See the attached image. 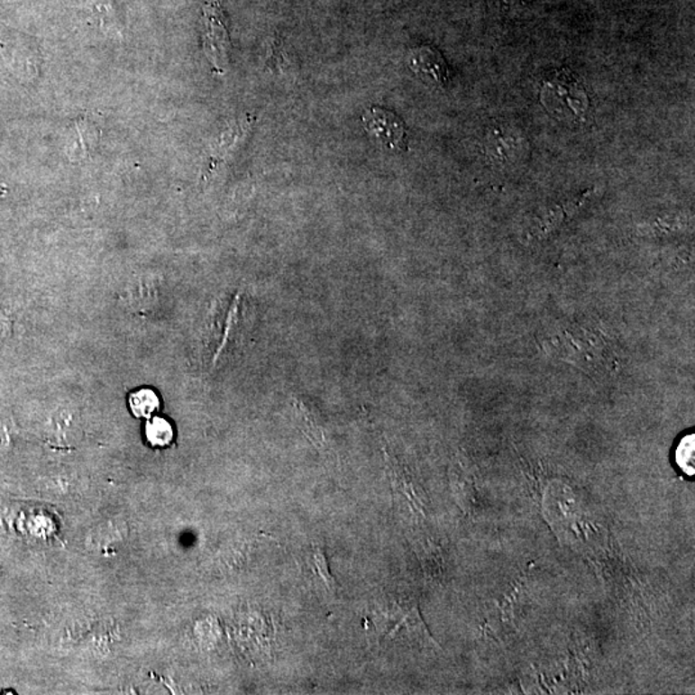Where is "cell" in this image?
<instances>
[{
  "label": "cell",
  "instance_id": "cell-1",
  "mask_svg": "<svg viewBox=\"0 0 695 695\" xmlns=\"http://www.w3.org/2000/svg\"><path fill=\"white\" fill-rule=\"evenodd\" d=\"M544 106L559 120L577 123L589 113V97L580 80L570 70L553 71L541 89Z\"/></svg>",
  "mask_w": 695,
  "mask_h": 695
},
{
  "label": "cell",
  "instance_id": "cell-4",
  "mask_svg": "<svg viewBox=\"0 0 695 695\" xmlns=\"http://www.w3.org/2000/svg\"><path fill=\"white\" fill-rule=\"evenodd\" d=\"M408 65L421 80L430 86H444L448 80L446 61L438 50L428 45L411 50Z\"/></svg>",
  "mask_w": 695,
  "mask_h": 695
},
{
  "label": "cell",
  "instance_id": "cell-5",
  "mask_svg": "<svg viewBox=\"0 0 695 695\" xmlns=\"http://www.w3.org/2000/svg\"><path fill=\"white\" fill-rule=\"evenodd\" d=\"M78 138L77 146L74 150V158L87 159L90 153L98 147L99 137H101V129L98 122L92 116L80 117L77 122Z\"/></svg>",
  "mask_w": 695,
  "mask_h": 695
},
{
  "label": "cell",
  "instance_id": "cell-3",
  "mask_svg": "<svg viewBox=\"0 0 695 695\" xmlns=\"http://www.w3.org/2000/svg\"><path fill=\"white\" fill-rule=\"evenodd\" d=\"M367 133L375 138L381 149L389 151H406L407 150V133L406 126L398 116L381 107H372L362 116Z\"/></svg>",
  "mask_w": 695,
  "mask_h": 695
},
{
  "label": "cell",
  "instance_id": "cell-9",
  "mask_svg": "<svg viewBox=\"0 0 695 695\" xmlns=\"http://www.w3.org/2000/svg\"><path fill=\"white\" fill-rule=\"evenodd\" d=\"M146 434L150 444L153 446H168L173 441L174 432L169 421L155 417L149 421L146 426Z\"/></svg>",
  "mask_w": 695,
  "mask_h": 695
},
{
  "label": "cell",
  "instance_id": "cell-2",
  "mask_svg": "<svg viewBox=\"0 0 695 695\" xmlns=\"http://www.w3.org/2000/svg\"><path fill=\"white\" fill-rule=\"evenodd\" d=\"M204 23V50L215 70L224 74L228 65L231 41L219 0H206Z\"/></svg>",
  "mask_w": 695,
  "mask_h": 695
},
{
  "label": "cell",
  "instance_id": "cell-10",
  "mask_svg": "<svg viewBox=\"0 0 695 695\" xmlns=\"http://www.w3.org/2000/svg\"><path fill=\"white\" fill-rule=\"evenodd\" d=\"M694 437L691 435V437H688L684 439V442H682L681 446H680V450L678 455V462L679 465H681V468L684 469L685 471L689 472V474H693L694 469L690 468L691 466H694Z\"/></svg>",
  "mask_w": 695,
  "mask_h": 695
},
{
  "label": "cell",
  "instance_id": "cell-6",
  "mask_svg": "<svg viewBox=\"0 0 695 695\" xmlns=\"http://www.w3.org/2000/svg\"><path fill=\"white\" fill-rule=\"evenodd\" d=\"M309 562L311 565L313 573L315 576L320 577L322 582L327 586L330 591H334L336 589L335 580L333 579V574L330 573L329 562H327L326 553L322 544H313L311 552L308 553Z\"/></svg>",
  "mask_w": 695,
  "mask_h": 695
},
{
  "label": "cell",
  "instance_id": "cell-11",
  "mask_svg": "<svg viewBox=\"0 0 695 695\" xmlns=\"http://www.w3.org/2000/svg\"><path fill=\"white\" fill-rule=\"evenodd\" d=\"M9 327H11V325H9L7 318L0 315V340L5 338V335L8 334Z\"/></svg>",
  "mask_w": 695,
  "mask_h": 695
},
{
  "label": "cell",
  "instance_id": "cell-7",
  "mask_svg": "<svg viewBox=\"0 0 695 695\" xmlns=\"http://www.w3.org/2000/svg\"><path fill=\"white\" fill-rule=\"evenodd\" d=\"M129 406L135 416L150 417L158 411L160 402L158 396L151 389H141L132 394L129 398Z\"/></svg>",
  "mask_w": 695,
  "mask_h": 695
},
{
  "label": "cell",
  "instance_id": "cell-8",
  "mask_svg": "<svg viewBox=\"0 0 695 695\" xmlns=\"http://www.w3.org/2000/svg\"><path fill=\"white\" fill-rule=\"evenodd\" d=\"M246 129H248V126L237 124L234 128H231L230 131L225 132V133L222 135L221 141L216 144L212 159H210L212 168L215 167L219 162L224 161L225 156L230 155L232 151L231 149H233V147L239 143L241 138L245 135ZM212 168H210V169H212Z\"/></svg>",
  "mask_w": 695,
  "mask_h": 695
}]
</instances>
